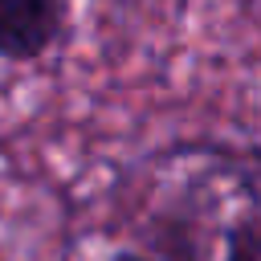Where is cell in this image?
<instances>
[{
  "label": "cell",
  "mask_w": 261,
  "mask_h": 261,
  "mask_svg": "<svg viewBox=\"0 0 261 261\" xmlns=\"http://www.w3.org/2000/svg\"><path fill=\"white\" fill-rule=\"evenodd\" d=\"M110 261H171V257H159V253H139V249H118Z\"/></svg>",
  "instance_id": "cell-3"
},
{
  "label": "cell",
  "mask_w": 261,
  "mask_h": 261,
  "mask_svg": "<svg viewBox=\"0 0 261 261\" xmlns=\"http://www.w3.org/2000/svg\"><path fill=\"white\" fill-rule=\"evenodd\" d=\"M73 0H0V61L33 65L69 37Z\"/></svg>",
  "instance_id": "cell-1"
},
{
  "label": "cell",
  "mask_w": 261,
  "mask_h": 261,
  "mask_svg": "<svg viewBox=\"0 0 261 261\" xmlns=\"http://www.w3.org/2000/svg\"><path fill=\"white\" fill-rule=\"evenodd\" d=\"M220 261H261V200L220 228Z\"/></svg>",
  "instance_id": "cell-2"
}]
</instances>
